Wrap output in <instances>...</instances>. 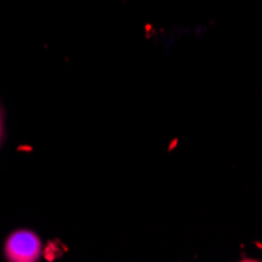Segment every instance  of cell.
<instances>
[{
	"label": "cell",
	"instance_id": "obj_1",
	"mask_svg": "<svg viewBox=\"0 0 262 262\" xmlns=\"http://www.w3.org/2000/svg\"><path fill=\"white\" fill-rule=\"evenodd\" d=\"M41 256V241L32 231H16L5 242V257L11 262H35Z\"/></svg>",
	"mask_w": 262,
	"mask_h": 262
},
{
	"label": "cell",
	"instance_id": "obj_2",
	"mask_svg": "<svg viewBox=\"0 0 262 262\" xmlns=\"http://www.w3.org/2000/svg\"><path fill=\"white\" fill-rule=\"evenodd\" d=\"M0 138H2V120H0Z\"/></svg>",
	"mask_w": 262,
	"mask_h": 262
}]
</instances>
